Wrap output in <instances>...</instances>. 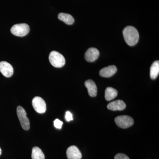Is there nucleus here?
<instances>
[{
  "label": "nucleus",
  "instance_id": "1",
  "mask_svg": "<svg viewBox=\"0 0 159 159\" xmlns=\"http://www.w3.org/2000/svg\"><path fill=\"white\" fill-rule=\"evenodd\" d=\"M123 35L125 42L128 45H135L139 42V32L133 26H128L125 27L123 31Z\"/></svg>",
  "mask_w": 159,
  "mask_h": 159
},
{
  "label": "nucleus",
  "instance_id": "2",
  "mask_svg": "<svg viewBox=\"0 0 159 159\" xmlns=\"http://www.w3.org/2000/svg\"><path fill=\"white\" fill-rule=\"evenodd\" d=\"M49 59L51 64L55 67L61 68L65 65L64 57L57 51L51 52L49 55Z\"/></svg>",
  "mask_w": 159,
  "mask_h": 159
},
{
  "label": "nucleus",
  "instance_id": "3",
  "mask_svg": "<svg viewBox=\"0 0 159 159\" xmlns=\"http://www.w3.org/2000/svg\"><path fill=\"white\" fill-rule=\"evenodd\" d=\"M17 115L18 118L19 119L21 125L23 129L25 130H28L30 129V122L29 119L27 117V113L25 110L21 106L17 107Z\"/></svg>",
  "mask_w": 159,
  "mask_h": 159
},
{
  "label": "nucleus",
  "instance_id": "4",
  "mask_svg": "<svg viewBox=\"0 0 159 159\" xmlns=\"http://www.w3.org/2000/svg\"><path fill=\"white\" fill-rule=\"evenodd\" d=\"M10 31L13 35L19 37H23L29 33L30 28L26 24H16L11 27Z\"/></svg>",
  "mask_w": 159,
  "mask_h": 159
},
{
  "label": "nucleus",
  "instance_id": "5",
  "mask_svg": "<svg viewBox=\"0 0 159 159\" xmlns=\"http://www.w3.org/2000/svg\"><path fill=\"white\" fill-rule=\"evenodd\" d=\"M116 124L120 128L126 129L133 125L134 121L132 117L127 116H121L115 119Z\"/></svg>",
  "mask_w": 159,
  "mask_h": 159
},
{
  "label": "nucleus",
  "instance_id": "6",
  "mask_svg": "<svg viewBox=\"0 0 159 159\" xmlns=\"http://www.w3.org/2000/svg\"><path fill=\"white\" fill-rule=\"evenodd\" d=\"M32 104L34 110L38 113L43 114L45 112L47 109L46 102L41 97H34L32 99Z\"/></svg>",
  "mask_w": 159,
  "mask_h": 159
},
{
  "label": "nucleus",
  "instance_id": "7",
  "mask_svg": "<svg viewBox=\"0 0 159 159\" xmlns=\"http://www.w3.org/2000/svg\"><path fill=\"white\" fill-rule=\"evenodd\" d=\"M0 72L3 76L6 77H10L13 74V68L11 64L6 61L0 62Z\"/></svg>",
  "mask_w": 159,
  "mask_h": 159
},
{
  "label": "nucleus",
  "instance_id": "8",
  "mask_svg": "<svg viewBox=\"0 0 159 159\" xmlns=\"http://www.w3.org/2000/svg\"><path fill=\"white\" fill-rule=\"evenodd\" d=\"M68 159H81L82 154L77 146L72 145L68 148L66 151Z\"/></svg>",
  "mask_w": 159,
  "mask_h": 159
},
{
  "label": "nucleus",
  "instance_id": "9",
  "mask_svg": "<svg viewBox=\"0 0 159 159\" xmlns=\"http://www.w3.org/2000/svg\"><path fill=\"white\" fill-rule=\"evenodd\" d=\"M99 55V52L96 48H90L84 54L85 60L88 62H93L98 58Z\"/></svg>",
  "mask_w": 159,
  "mask_h": 159
},
{
  "label": "nucleus",
  "instance_id": "10",
  "mask_svg": "<svg viewBox=\"0 0 159 159\" xmlns=\"http://www.w3.org/2000/svg\"><path fill=\"white\" fill-rule=\"evenodd\" d=\"M117 69L115 66H110L103 68L99 71V75L101 77L108 78L113 76L116 73Z\"/></svg>",
  "mask_w": 159,
  "mask_h": 159
},
{
  "label": "nucleus",
  "instance_id": "11",
  "mask_svg": "<svg viewBox=\"0 0 159 159\" xmlns=\"http://www.w3.org/2000/svg\"><path fill=\"white\" fill-rule=\"evenodd\" d=\"M107 107L111 111H122L126 107V104L122 100H117L110 102L107 105Z\"/></svg>",
  "mask_w": 159,
  "mask_h": 159
},
{
  "label": "nucleus",
  "instance_id": "12",
  "mask_svg": "<svg viewBox=\"0 0 159 159\" xmlns=\"http://www.w3.org/2000/svg\"><path fill=\"white\" fill-rule=\"evenodd\" d=\"M87 89L89 95L91 97H95L97 95V88L95 83L92 80H86L84 83Z\"/></svg>",
  "mask_w": 159,
  "mask_h": 159
},
{
  "label": "nucleus",
  "instance_id": "13",
  "mask_svg": "<svg viewBox=\"0 0 159 159\" xmlns=\"http://www.w3.org/2000/svg\"><path fill=\"white\" fill-rule=\"evenodd\" d=\"M159 74V61H156L152 65L150 69V76L152 80L156 79Z\"/></svg>",
  "mask_w": 159,
  "mask_h": 159
},
{
  "label": "nucleus",
  "instance_id": "14",
  "mask_svg": "<svg viewBox=\"0 0 159 159\" xmlns=\"http://www.w3.org/2000/svg\"><path fill=\"white\" fill-rule=\"evenodd\" d=\"M118 95V91L111 87H107L106 89L105 98L107 101H110L115 99Z\"/></svg>",
  "mask_w": 159,
  "mask_h": 159
},
{
  "label": "nucleus",
  "instance_id": "15",
  "mask_svg": "<svg viewBox=\"0 0 159 159\" xmlns=\"http://www.w3.org/2000/svg\"><path fill=\"white\" fill-rule=\"evenodd\" d=\"M58 18L68 25H73L74 22V19L73 16L67 13H59L58 15Z\"/></svg>",
  "mask_w": 159,
  "mask_h": 159
},
{
  "label": "nucleus",
  "instance_id": "16",
  "mask_svg": "<svg viewBox=\"0 0 159 159\" xmlns=\"http://www.w3.org/2000/svg\"><path fill=\"white\" fill-rule=\"evenodd\" d=\"M31 158L32 159H45V156L40 148L34 147L32 148Z\"/></svg>",
  "mask_w": 159,
  "mask_h": 159
},
{
  "label": "nucleus",
  "instance_id": "17",
  "mask_svg": "<svg viewBox=\"0 0 159 159\" xmlns=\"http://www.w3.org/2000/svg\"><path fill=\"white\" fill-rule=\"evenodd\" d=\"M54 126L55 128L60 129L62 127L63 122L58 119H56L54 121Z\"/></svg>",
  "mask_w": 159,
  "mask_h": 159
},
{
  "label": "nucleus",
  "instance_id": "18",
  "mask_svg": "<svg viewBox=\"0 0 159 159\" xmlns=\"http://www.w3.org/2000/svg\"><path fill=\"white\" fill-rule=\"evenodd\" d=\"M115 159H129L126 155L123 153H118L115 157Z\"/></svg>",
  "mask_w": 159,
  "mask_h": 159
},
{
  "label": "nucleus",
  "instance_id": "19",
  "mask_svg": "<svg viewBox=\"0 0 159 159\" xmlns=\"http://www.w3.org/2000/svg\"><path fill=\"white\" fill-rule=\"evenodd\" d=\"M65 119L67 122H70L73 120V115L69 111L66 112Z\"/></svg>",
  "mask_w": 159,
  "mask_h": 159
},
{
  "label": "nucleus",
  "instance_id": "20",
  "mask_svg": "<svg viewBox=\"0 0 159 159\" xmlns=\"http://www.w3.org/2000/svg\"><path fill=\"white\" fill-rule=\"evenodd\" d=\"M2 149H1V148H0V156H1V154H2Z\"/></svg>",
  "mask_w": 159,
  "mask_h": 159
}]
</instances>
